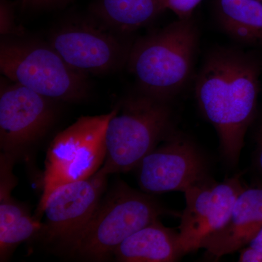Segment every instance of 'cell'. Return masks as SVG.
Wrapping results in <instances>:
<instances>
[{
  "label": "cell",
  "instance_id": "1",
  "mask_svg": "<svg viewBox=\"0 0 262 262\" xmlns=\"http://www.w3.org/2000/svg\"><path fill=\"white\" fill-rule=\"evenodd\" d=\"M261 62L233 48H215L199 71L194 84L198 106L215 127L226 161L235 166L245 136L256 116Z\"/></svg>",
  "mask_w": 262,
  "mask_h": 262
},
{
  "label": "cell",
  "instance_id": "2",
  "mask_svg": "<svg viewBox=\"0 0 262 262\" xmlns=\"http://www.w3.org/2000/svg\"><path fill=\"white\" fill-rule=\"evenodd\" d=\"M199 39L191 17L178 18L132 45L127 65L141 92L170 101L182 91L192 77Z\"/></svg>",
  "mask_w": 262,
  "mask_h": 262
},
{
  "label": "cell",
  "instance_id": "3",
  "mask_svg": "<svg viewBox=\"0 0 262 262\" xmlns=\"http://www.w3.org/2000/svg\"><path fill=\"white\" fill-rule=\"evenodd\" d=\"M173 214L147 193L117 183L98 205L92 218L67 247L80 259L103 261L113 257L116 248L131 234L158 220Z\"/></svg>",
  "mask_w": 262,
  "mask_h": 262
},
{
  "label": "cell",
  "instance_id": "4",
  "mask_svg": "<svg viewBox=\"0 0 262 262\" xmlns=\"http://www.w3.org/2000/svg\"><path fill=\"white\" fill-rule=\"evenodd\" d=\"M169 101L141 92L117 106L106 127V155L101 168L103 173H125L137 168L173 131Z\"/></svg>",
  "mask_w": 262,
  "mask_h": 262
},
{
  "label": "cell",
  "instance_id": "5",
  "mask_svg": "<svg viewBox=\"0 0 262 262\" xmlns=\"http://www.w3.org/2000/svg\"><path fill=\"white\" fill-rule=\"evenodd\" d=\"M0 69L8 80L53 101L80 102L89 95L87 75L72 68L49 44L2 41Z\"/></svg>",
  "mask_w": 262,
  "mask_h": 262
},
{
  "label": "cell",
  "instance_id": "6",
  "mask_svg": "<svg viewBox=\"0 0 262 262\" xmlns=\"http://www.w3.org/2000/svg\"><path fill=\"white\" fill-rule=\"evenodd\" d=\"M115 113L116 108L103 115L81 117L55 136L45 163L38 213H42L57 188L89 178L102 167L106 155V127Z\"/></svg>",
  "mask_w": 262,
  "mask_h": 262
},
{
  "label": "cell",
  "instance_id": "7",
  "mask_svg": "<svg viewBox=\"0 0 262 262\" xmlns=\"http://www.w3.org/2000/svg\"><path fill=\"white\" fill-rule=\"evenodd\" d=\"M117 34L96 19L80 20L56 29L49 45L75 70L101 75L127 64L131 46Z\"/></svg>",
  "mask_w": 262,
  "mask_h": 262
},
{
  "label": "cell",
  "instance_id": "8",
  "mask_svg": "<svg viewBox=\"0 0 262 262\" xmlns=\"http://www.w3.org/2000/svg\"><path fill=\"white\" fill-rule=\"evenodd\" d=\"M2 80L1 153L20 158L46 135L56 117L53 100L18 83Z\"/></svg>",
  "mask_w": 262,
  "mask_h": 262
},
{
  "label": "cell",
  "instance_id": "9",
  "mask_svg": "<svg viewBox=\"0 0 262 262\" xmlns=\"http://www.w3.org/2000/svg\"><path fill=\"white\" fill-rule=\"evenodd\" d=\"M138 181L147 194L181 191L207 178L208 163L196 144L171 131L138 165Z\"/></svg>",
  "mask_w": 262,
  "mask_h": 262
},
{
  "label": "cell",
  "instance_id": "10",
  "mask_svg": "<svg viewBox=\"0 0 262 262\" xmlns=\"http://www.w3.org/2000/svg\"><path fill=\"white\" fill-rule=\"evenodd\" d=\"M245 188L237 174L222 182L207 177L183 192L186 207L181 215L179 241L184 254L199 249L203 238L225 225Z\"/></svg>",
  "mask_w": 262,
  "mask_h": 262
},
{
  "label": "cell",
  "instance_id": "11",
  "mask_svg": "<svg viewBox=\"0 0 262 262\" xmlns=\"http://www.w3.org/2000/svg\"><path fill=\"white\" fill-rule=\"evenodd\" d=\"M108 175L100 168L89 178L57 188L48 198L42 213V232L48 242L67 248L92 218L102 200Z\"/></svg>",
  "mask_w": 262,
  "mask_h": 262
},
{
  "label": "cell",
  "instance_id": "12",
  "mask_svg": "<svg viewBox=\"0 0 262 262\" xmlns=\"http://www.w3.org/2000/svg\"><path fill=\"white\" fill-rule=\"evenodd\" d=\"M262 228V187L245 188L225 225L200 244L217 260L249 245Z\"/></svg>",
  "mask_w": 262,
  "mask_h": 262
},
{
  "label": "cell",
  "instance_id": "13",
  "mask_svg": "<svg viewBox=\"0 0 262 262\" xmlns=\"http://www.w3.org/2000/svg\"><path fill=\"white\" fill-rule=\"evenodd\" d=\"M15 160L0 155V261H5L19 244L42 230L24 207L15 201L11 192L16 184L13 173Z\"/></svg>",
  "mask_w": 262,
  "mask_h": 262
},
{
  "label": "cell",
  "instance_id": "14",
  "mask_svg": "<svg viewBox=\"0 0 262 262\" xmlns=\"http://www.w3.org/2000/svg\"><path fill=\"white\" fill-rule=\"evenodd\" d=\"M183 255L179 233L157 220L125 239L113 257L123 262H173Z\"/></svg>",
  "mask_w": 262,
  "mask_h": 262
},
{
  "label": "cell",
  "instance_id": "15",
  "mask_svg": "<svg viewBox=\"0 0 262 262\" xmlns=\"http://www.w3.org/2000/svg\"><path fill=\"white\" fill-rule=\"evenodd\" d=\"M165 10L164 0H97L92 8L96 20L118 34L145 27Z\"/></svg>",
  "mask_w": 262,
  "mask_h": 262
},
{
  "label": "cell",
  "instance_id": "16",
  "mask_svg": "<svg viewBox=\"0 0 262 262\" xmlns=\"http://www.w3.org/2000/svg\"><path fill=\"white\" fill-rule=\"evenodd\" d=\"M215 18L222 30L239 42L262 45V2L215 0Z\"/></svg>",
  "mask_w": 262,
  "mask_h": 262
},
{
  "label": "cell",
  "instance_id": "17",
  "mask_svg": "<svg viewBox=\"0 0 262 262\" xmlns=\"http://www.w3.org/2000/svg\"><path fill=\"white\" fill-rule=\"evenodd\" d=\"M203 0H164L166 10H171L179 19L193 17V13Z\"/></svg>",
  "mask_w": 262,
  "mask_h": 262
},
{
  "label": "cell",
  "instance_id": "18",
  "mask_svg": "<svg viewBox=\"0 0 262 262\" xmlns=\"http://www.w3.org/2000/svg\"><path fill=\"white\" fill-rule=\"evenodd\" d=\"M0 31L2 35H7L14 29L13 10L7 0H1L0 5Z\"/></svg>",
  "mask_w": 262,
  "mask_h": 262
},
{
  "label": "cell",
  "instance_id": "19",
  "mask_svg": "<svg viewBox=\"0 0 262 262\" xmlns=\"http://www.w3.org/2000/svg\"><path fill=\"white\" fill-rule=\"evenodd\" d=\"M255 140L256 143L255 164L259 173L262 174V120L256 128Z\"/></svg>",
  "mask_w": 262,
  "mask_h": 262
},
{
  "label": "cell",
  "instance_id": "20",
  "mask_svg": "<svg viewBox=\"0 0 262 262\" xmlns=\"http://www.w3.org/2000/svg\"><path fill=\"white\" fill-rule=\"evenodd\" d=\"M239 261L262 262V251L248 246V248L239 250Z\"/></svg>",
  "mask_w": 262,
  "mask_h": 262
},
{
  "label": "cell",
  "instance_id": "21",
  "mask_svg": "<svg viewBox=\"0 0 262 262\" xmlns=\"http://www.w3.org/2000/svg\"><path fill=\"white\" fill-rule=\"evenodd\" d=\"M248 246L258 250V251H262V228L261 230L258 232V233L256 234V237L251 241Z\"/></svg>",
  "mask_w": 262,
  "mask_h": 262
},
{
  "label": "cell",
  "instance_id": "22",
  "mask_svg": "<svg viewBox=\"0 0 262 262\" xmlns=\"http://www.w3.org/2000/svg\"><path fill=\"white\" fill-rule=\"evenodd\" d=\"M60 0H22L24 4L32 5V6H42V5H50Z\"/></svg>",
  "mask_w": 262,
  "mask_h": 262
},
{
  "label": "cell",
  "instance_id": "23",
  "mask_svg": "<svg viewBox=\"0 0 262 262\" xmlns=\"http://www.w3.org/2000/svg\"><path fill=\"white\" fill-rule=\"evenodd\" d=\"M260 1L262 2V0H260Z\"/></svg>",
  "mask_w": 262,
  "mask_h": 262
}]
</instances>
